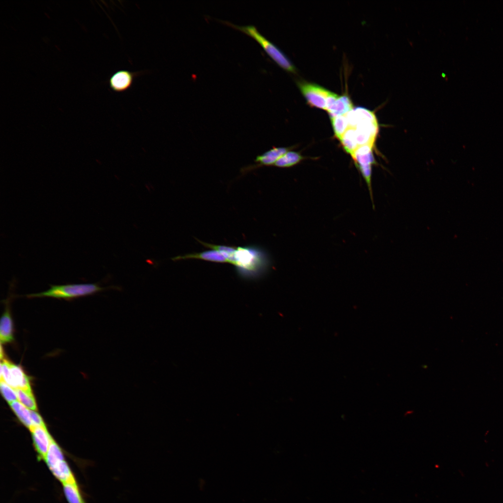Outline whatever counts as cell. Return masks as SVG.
<instances>
[{
    "instance_id": "7",
    "label": "cell",
    "mask_w": 503,
    "mask_h": 503,
    "mask_svg": "<svg viewBox=\"0 0 503 503\" xmlns=\"http://www.w3.org/2000/svg\"><path fill=\"white\" fill-rule=\"evenodd\" d=\"M260 392L282 388H296L326 394H342V391L328 377L316 374L298 379L267 383L256 388Z\"/></svg>"
},
{
    "instance_id": "3",
    "label": "cell",
    "mask_w": 503,
    "mask_h": 503,
    "mask_svg": "<svg viewBox=\"0 0 503 503\" xmlns=\"http://www.w3.org/2000/svg\"><path fill=\"white\" fill-rule=\"evenodd\" d=\"M332 32L373 52L386 62L400 80L421 101L436 109H443L444 103L432 87L413 67L393 52L380 38H358L340 31Z\"/></svg>"
},
{
    "instance_id": "10",
    "label": "cell",
    "mask_w": 503,
    "mask_h": 503,
    "mask_svg": "<svg viewBox=\"0 0 503 503\" xmlns=\"http://www.w3.org/2000/svg\"><path fill=\"white\" fill-rule=\"evenodd\" d=\"M489 166L492 168L495 177L503 175V148L490 161Z\"/></svg>"
},
{
    "instance_id": "9",
    "label": "cell",
    "mask_w": 503,
    "mask_h": 503,
    "mask_svg": "<svg viewBox=\"0 0 503 503\" xmlns=\"http://www.w3.org/2000/svg\"><path fill=\"white\" fill-rule=\"evenodd\" d=\"M0 503H21L20 483L13 457H10L0 483Z\"/></svg>"
},
{
    "instance_id": "6",
    "label": "cell",
    "mask_w": 503,
    "mask_h": 503,
    "mask_svg": "<svg viewBox=\"0 0 503 503\" xmlns=\"http://www.w3.org/2000/svg\"><path fill=\"white\" fill-rule=\"evenodd\" d=\"M203 112L202 109L193 105H177L164 117V130L173 138H186L196 131Z\"/></svg>"
},
{
    "instance_id": "11",
    "label": "cell",
    "mask_w": 503,
    "mask_h": 503,
    "mask_svg": "<svg viewBox=\"0 0 503 503\" xmlns=\"http://www.w3.org/2000/svg\"><path fill=\"white\" fill-rule=\"evenodd\" d=\"M497 185L500 195L502 203H503V175L496 177Z\"/></svg>"
},
{
    "instance_id": "4",
    "label": "cell",
    "mask_w": 503,
    "mask_h": 503,
    "mask_svg": "<svg viewBox=\"0 0 503 503\" xmlns=\"http://www.w3.org/2000/svg\"><path fill=\"white\" fill-rule=\"evenodd\" d=\"M446 127L462 157L489 166L492 150L500 138L476 126L460 122H447Z\"/></svg>"
},
{
    "instance_id": "5",
    "label": "cell",
    "mask_w": 503,
    "mask_h": 503,
    "mask_svg": "<svg viewBox=\"0 0 503 503\" xmlns=\"http://www.w3.org/2000/svg\"><path fill=\"white\" fill-rule=\"evenodd\" d=\"M432 221H409L393 231L384 235L382 245L364 251L361 255V263H365L387 252L395 249L410 248L423 233L434 226Z\"/></svg>"
},
{
    "instance_id": "8",
    "label": "cell",
    "mask_w": 503,
    "mask_h": 503,
    "mask_svg": "<svg viewBox=\"0 0 503 503\" xmlns=\"http://www.w3.org/2000/svg\"><path fill=\"white\" fill-rule=\"evenodd\" d=\"M454 235L442 227L432 226L423 233L410 247L418 252H432L449 244Z\"/></svg>"
},
{
    "instance_id": "2",
    "label": "cell",
    "mask_w": 503,
    "mask_h": 503,
    "mask_svg": "<svg viewBox=\"0 0 503 503\" xmlns=\"http://www.w3.org/2000/svg\"><path fill=\"white\" fill-rule=\"evenodd\" d=\"M170 434L181 436L182 432L176 428L152 430L147 425H113L94 428H78L69 437L45 441L42 446L73 445L86 448H106L120 444L137 442L156 435Z\"/></svg>"
},
{
    "instance_id": "1",
    "label": "cell",
    "mask_w": 503,
    "mask_h": 503,
    "mask_svg": "<svg viewBox=\"0 0 503 503\" xmlns=\"http://www.w3.org/2000/svg\"><path fill=\"white\" fill-rule=\"evenodd\" d=\"M350 398L360 414L379 418L396 409L404 391L397 377L384 369L356 370L351 379Z\"/></svg>"
}]
</instances>
